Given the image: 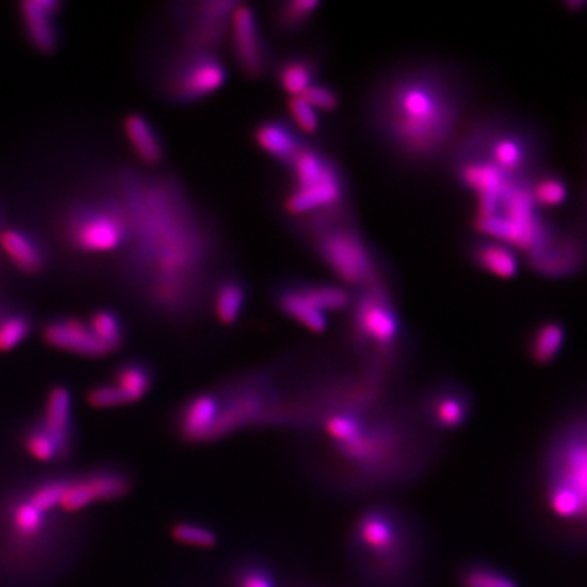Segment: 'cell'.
I'll use <instances>...</instances> for the list:
<instances>
[{"label": "cell", "mask_w": 587, "mask_h": 587, "mask_svg": "<svg viewBox=\"0 0 587 587\" xmlns=\"http://www.w3.org/2000/svg\"><path fill=\"white\" fill-rule=\"evenodd\" d=\"M470 118L467 77L441 59H407L389 67L364 102L369 136L393 164L411 172L444 167Z\"/></svg>", "instance_id": "obj_1"}, {"label": "cell", "mask_w": 587, "mask_h": 587, "mask_svg": "<svg viewBox=\"0 0 587 587\" xmlns=\"http://www.w3.org/2000/svg\"><path fill=\"white\" fill-rule=\"evenodd\" d=\"M74 517L41 509L25 485L0 495V573L18 581L51 578L66 566Z\"/></svg>", "instance_id": "obj_2"}, {"label": "cell", "mask_w": 587, "mask_h": 587, "mask_svg": "<svg viewBox=\"0 0 587 587\" xmlns=\"http://www.w3.org/2000/svg\"><path fill=\"white\" fill-rule=\"evenodd\" d=\"M289 227L351 291L390 283L389 271L359 229L351 203L296 219Z\"/></svg>", "instance_id": "obj_3"}, {"label": "cell", "mask_w": 587, "mask_h": 587, "mask_svg": "<svg viewBox=\"0 0 587 587\" xmlns=\"http://www.w3.org/2000/svg\"><path fill=\"white\" fill-rule=\"evenodd\" d=\"M420 537L405 511L389 504L364 509L354 519L349 553L364 581L402 586L418 565Z\"/></svg>", "instance_id": "obj_4"}, {"label": "cell", "mask_w": 587, "mask_h": 587, "mask_svg": "<svg viewBox=\"0 0 587 587\" xmlns=\"http://www.w3.org/2000/svg\"><path fill=\"white\" fill-rule=\"evenodd\" d=\"M348 340L366 369L387 376L402 362L405 327L398 314L392 283H380L354 292L349 309Z\"/></svg>", "instance_id": "obj_5"}, {"label": "cell", "mask_w": 587, "mask_h": 587, "mask_svg": "<svg viewBox=\"0 0 587 587\" xmlns=\"http://www.w3.org/2000/svg\"><path fill=\"white\" fill-rule=\"evenodd\" d=\"M550 508L561 519H587V433L574 434L553 457Z\"/></svg>", "instance_id": "obj_6"}, {"label": "cell", "mask_w": 587, "mask_h": 587, "mask_svg": "<svg viewBox=\"0 0 587 587\" xmlns=\"http://www.w3.org/2000/svg\"><path fill=\"white\" fill-rule=\"evenodd\" d=\"M227 82L226 64L219 53L180 48L164 80L173 103L190 105L219 92Z\"/></svg>", "instance_id": "obj_7"}, {"label": "cell", "mask_w": 587, "mask_h": 587, "mask_svg": "<svg viewBox=\"0 0 587 587\" xmlns=\"http://www.w3.org/2000/svg\"><path fill=\"white\" fill-rule=\"evenodd\" d=\"M133 488L131 472L120 465H102V467L66 473V485L61 499V512L69 517L79 516L80 512L115 503L126 498Z\"/></svg>", "instance_id": "obj_8"}, {"label": "cell", "mask_w": 587, "mask_h": 587, "mask_svg": "<svg viewBox=\"0 0 587 587\" xmlns=\"http://www.w3.org/2000/svg\"><path fill=\"white\" fill-rule=\"evenodd\" d=\"M237 4L234 0H201L181 5V48L217 53L229 41L230 17Z\"/></svg>", "instance_id": "obj_9"}, {"label": "cell", "mask_w": 587, "mask_h": 587, "mask_svg": "<svg viewBox=\"0 0 587 587\" xmlns=\"http://www.w3.org/2000/svg\"><path fill=\"white\" fill-rule=\"evenodd\" d=\"M230 48L235 66L250 80L265 79L271 72L274 56L265 38L260 17L253 7L237 4L230 17Z\"/></svg>", "instance_id": "obj_10"}, {"label": "cell", "mask_w": 587, "mask_h": 587, "mask_svg": "<svg viewBox=\"0 0 587 587\" xmlns=\"http://www.w3.org/2000/svg\"><path fill=\"white\" fill-rule=\"evenodd\" d=\"M69 242L85 253L113 252L126 239V221L118 209H79L67 222Z\"/></svg>", "instance_id": "obj_11"}, {"label": "cell", "mask_w": 587, "mask_h": 587, "mask_svg": "<svg viewBox=\"0 0 587 587\" xmlns=\"http://www.w3.org/2000/svg\"><path fill=\"white\" fill-rule=\"evenodd\" d=\"M420 410L433 431L455 433L470 420L472 398L455 380H444L424 393Z\"/></svg>", "instance_id": "obj_12"}, {"label": "cell", "mask_w": 587, "mask_h": 587, "mask_svg": "<svg viewBox=\"0 0 587 587\" xmlns=\"http://www.w3.org/2000/svg\"><path fill=\"white\" fill-rule=\"evenodd\" d=\"M41 428L58 447L61 462L71 459L76 454L77 428L74 420V398L66 385H54L46 393L40 416L36 418Z\"/></svg>", "instance_id": "obj_13"}, {"label": "cell", "mask_w": 587, "mask_h": 587, "mask_svg": "<svg viewBox=\"0 0 587 587\" xmlns=\"http://www.w3.org/2000/svg\"><path fill=\"white\" fill-rule=\"evenodd\" d=\"M219 402L216 390L199 392L186 398L173 415V431L185 444H208L216 426Z\"/></svg>", "instance_id": "obj_14"}, {"label": "cell", "mask_w": 587, "mask_h": 587, "mask_svg": "<svg viewBox=\"0 0 587 587\" xmlns=\"http://www.w3.org/2000/svg\"><path fill=\"white\" fill-rule=\"evenodd\" d=\"M41 336L46 345L64 353L76 354L82 358L98 359L110 356V349L98 340L87 320L76 317L54 318L46 323Z\"/></svg>", "instance_id": "obj_15"}, {"label": "cell", "mask_w": 587, "mask_h": 587, "mask_svg": "<svg viewBox=\"0 0 587 587\" xmlns=\"http://www.w3.org/2000/svg\"><path fill=\"white\" fill-rule=\"evenodd\" d=\"M253 141L263 154L284 168L289 167L292 160L296 159L310 142L294 128L289 118L281 116L266 118L256 124L253 129Z\"/></svg>", "instance_id": "obj_16"}, {"label": "cell", "mask_w": 587, "mask_h": 587, "mask_svg": "<svg viewBox=\"0 0 587 587\" xmlns=\"http://www.w3.org/2000/svg\"><path fill=\"white\" fill-rule=\"evenodd\" d=\"M323 71L322 54L312 49L294 51L274 59L271 76L283 92L291 97H302L320 80Z\"/></svg>", "instance_id": "obj_17"}, {"label": "cell", "mask_w": 587, "mask_h": 587, "mask_svg": "<svg viewBox=\"0 0 587 587\" xmlns=\"http://www.w3.org/2000/svg\"><path fill=\"white\" fill-rule=\"evenodd\" d=\"M62 4L58 0H25L18 5L20 22L28 43L43 54H53L59 45L56 17Z\"/></svg>", "instance_id": "obj_18"}, {"label": "cell", "mask_w": 587, "mask_h": 587, "mask_svg": "<svg viewBox=\"0 0 587 587\" xmlns=\"http://www.w3.org/2000/svg\"><path fill=\"white\" fill-rule=\"evenodd\" d=\"M320 2L317 0H286L271 5L268 25L281 40H296L314 25Z\"/></svg>", "instance_id": "obj_19"}, {"label": "cell", "mask_w": 587, "mask_h": 587, "mask_svg": "<svg viewBox=\"0 0 587 587\" xmlns=\"http://www.w3.org/2000/svg\"><path fill=\"white\" fill-rule=\"evenodd\" d=\"M273 302L274 307L281 314L291 318L312 333H323L328 328L327 315L322 314L320 310L305 301L301 292L297 291V287L294 286L292 279H287V281L273 287Z\"/></svg>", "instance_id": "obj_20"}, {"label": "cell", "mask_w": 587, "mask_h": 587, "mask_svg": "<svg viewBox=\"0 0 587 587\" xmlns=\"http://www.w3.org/2000/svg\"><path fill=\"white\" fill-rule=\"evenodd\" d=\"M248 286L239 274L227 273L212 284L211 307L217 320L230 327L247 307Z\"/></svg>", "instance_id": "obj_21"}, {"label": "cell", "mask_w": 587, "mask_h": 587, "mask_svg": "<svg viewBox=\"0 0 587 587\" xmlns=\"http://www.w3.org/2000/svg\"><path fill=\"white\" fill-rule=\"evenodd\" d=\"M108 382L118 393L123 407H128L142 402L151 393L154 389L155 374L149 364L133 359L116 367Z\"/></svg>", "instance_id": "obj_22"}, {"label": "cell", "mask_w": 587, "mask_h": 587, "mask_svg": "<svg viewBox=\"0 0 587 587\" xmlns=\"http://www.w3.org/2000/svg\"><path fill=\"white\" fill-rule=\"evenodd\" d=\"M468 256L478 270L498 278H514L519 271V260L514 250L496 240H472L468 245Z\"/></svg>", "instance_id": "obj_23"}, {"label": "cell", "mask_w": 587, "mask_h": 587, "mask_svg": "<svg viewBox=\"0 0 587 587\" xmlns=\"http://www.w3.org/2000/svg\"><path fill=\"white\" fill-rule=\"evenodd\" d=\"M0 247L5 256L23 274H40L45 270L46 256L40 243L23 230L5 229L0 232Z\"/></svg>", "instance_id": "obj_24"}, {"label": "cell", "mask_w": 587, "mask_h": 587, "mask_svg": "<svg viewBox=\"0 0 587 587\" xmlns=\"http://www.w3.org/2000/svg\"><path fill=\"white\" fill-rule=\"evenodd\" d=\"M124 134L129 146L133 147L134 154L142 164L155 167L164 160V144L160 139L154 124L146 116L139 113H129L123 121Z\"/></svg>", "instance_id": "obj_25"}, {"label": "cell", "mask_w": 587, "mask_h": 587, "mask_svg": "<svg viewBox=\"0 0 587 587\" xmlns=\"http://www.w3.org/2000/svg\"><path fill=\"white\" fill-rule=\"evenodd\" d=\"M297 291L312 307L322 314H343L349 312L353 305L354 292L340 283H325V281H305L292 279Z\"/></svg>", "instance_id": "obj_26"}, {"label": "cell", "mask_w": 587, "mask_h": 587, "mask_svg": "<svg viewBox=\"0 0 587 587\" xmlns=\"http://www.w3.org/2000/svg\"><path fill=\"white\" fill-rule=\"evenodd\" d=\"M20 446L28 457L40 464H59L58 447L36 420L28 421L20 431Z\"/></svg>", "instance_id": "obj_27"}, {"label": "cell", "mask_w": 587, "mask_h": 587, "mask_svg": "<svg viewBox=\"0 0 587 587\" xmlns=\"http://www.w3.org/2000/svg\"><path fill=\"white\" fill-rule=\"evenodd\" d=\"M565 345V328L560 323L547 322L535 328L529 341L530 358L537 364H548L560 354Z\"/></svg>", "instance_id": "obj_28"}, {"label": "cell", "mask_w": 587, "mask_h": 587, "mask_svg": "<svg viewBox=\"0 0 587 587\" xmlns=\"http://www.w3.org/2000/svg\"><path fill=\"white\" fill-rule=\"evenodd\" d=\"M230 587H279L278 576L266 561L247 558L230 571Z\"/></svg>", "instance_id": "obj_29"}, {"label": "cell", "mask_w": 587, "mask_h": 587, "mask_svg": "<svg viewBox=\"0 0 587 587\" xmlns=\"http://www.w3.org/2000/svg\"><path fill=\"white\" fill-rule=\"evenodd\" d=\"M457 584L459 587H519L508 573L480 561L462 566L457 574Z\"/></svg>", "instance_id": "obj_30"}, {"label": "cell", "mask_w": 587, "mask_h": 587, "mask_svg": "<svg viewBox=\"0 0 587 587\" xmlns=\"http://www.w3.org/2000/svg\"><path fill=\"white\" fill-rule=\"evenodd\" d=\"M87 322H89L90 328H92V332L95 333L98 340L102 341L106 348L110 349L111 354L123 348L124 340H126L123 322L113 310H97V312L90 315Z\"/></svg>", "instance_id": "obj_31"}, {"label": "cell", "mask_w": 587, "mask_h": 587, "mask_svg": "<svg viewBox=\"0 0 587 587\" xmlns=\"http://www.w3.org/2000/svg\"><path fill=\"white\" fill-rule=\"evenodd\" d=\"M170 535L175 542L185 547L211 550L219 543V534L208 524L196 521H178L170 527Z\"/></svg>", "instance_id": "obj_32"}, {"label": "cell", "mask_w": 587, "mask_h": 587, "mask_svg": "<svg viewBox=\"0 0 587 587\" xmlns=\"http://www.w3.org/2000/svg\"><path fill=\"white\" fill-rule=\"evenodd\" d=\"M530 195L537 208H557L568 198L565 181L555 175H537L530 181Z\"/></svg>", "instance_id": "obj_33"}, {"label": "cell", "mask_w": 587, "mask_h": 587, "mask_svg": "<svg viewBox=\"0 0 587 587\" xmlns=\"http://www.w3.org/2000/svg\"><path fill=\"white\" fill-rule=\"evenodd\" d=\"M31 320L27 314L12 312L0 317V353H9L27 340L31 333Z\"/></svg>", "instance_id": "obj_34"}, {"label": "cell", "mask_w": 587, "mask_h": 587, "mask_svg": "<svg viewBox=\"0 0 587 587\" xmlns=\"http://www.w3.org/2000/svg\"><path fill=\"white\" fill-rule=\"evenodd\" d=\"M287 111H289V121L294 124V128L302 136H317L322 129L320 115L315 108L307 103L304 97H291L287 100Z\"/></svg>", "instance_id": "obj_35"}, {"label": "cell", "mask_w": 587, "mask_h": 587, "mask_svg": "<svg viewBox=\"0 0 587 587\" xmlns=\"http://www.w3.org/2000/svg\"><path fill=\"white\" fill-rule=\"evenodd\" d=\"M307 100L312 108L318 111V113H333L338 110L341 105L340 93L335 87L323 82L322 79L315 82L307 92L302 95Z\"/></svg>", "instance_id": "obj_36"}, {"label": "cell", "mask_w": 587, "mask_h": 587, "mask_svg": "<svg viewBox=\"0 0 587 587\" xmlns=\"http://www.w3.org/2000/svg\"><path fill=\"white\" fill-rule=\"evenodd\" d=\"M0 317H2V314H0Z\"/></svg>", "instance_id": "obj_37"}]
</instances>
